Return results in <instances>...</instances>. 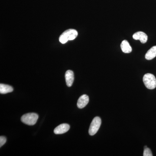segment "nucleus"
<instances>
[{
  "instance_id": "1",
  "label": "nucleus",
  "mask_w": 156,
  "mask_h": 156,
  "mask_svg": "<svg viewBox=\"0 0 156 156\" xmlns=\"http://www.w3.org/2000/svg\"><path fill=\"white\" fill-rule=\"evenodd\" d=\"M78 32L76 30L70 29L65 31L59 38V42L62 44H66L69 41H72L76 38Z\"/></svg>"
},
{
  "instance_id": "2",
  "label": "nucleus",
  "mask_w": 156,
  "mask_h": 156,
  "mask_svg": "<svg viewBox=\"0 0 156 156\" xmlns=\"http://www.w3.org/2000/svg\"><path fill=\"white\" fill-rule=\"evenodd\" d=\"M38 115L34 113H29L23 115L21 118L23 123L28 126H34L37 123Z\"/></svg>"
},
{
  "instance_id": "3",
  "label": "nucleus",
  "mask_w": 156,
  "mask_h": 156,
  "mask_svg": "<svg viewBox=\"0 0 156 156\" xmlns=\"http://www.w3.org/2000/svg\"><path fill=\"white\" fill-rule=\"evenodd\" d=\"M144 83L145 87L149 89H154L156 87V79L154 75L147 73L143 78Z\"/></svg>"
},
{
  "instance_id": "4",
  "label": "nucleus",
  "mask_w": 156,
  "mask_h": 156,
  "mask_svg": "<svg viewBox=\"0 0 156 156\" xmlns=\"http://www.w3.org/2000/svg\"><path fill=\"white\" fill-rule=\"evenodd\" d=\"M101 119L99 117H96L92 120L90 125L89 133L91 136L95 135L98 131L101 125Z\"/></svg>"
},
{
  "instance_id": "5",
  "label": "nucleus",
  "mask_w": 156,
  "mask_h": 156,
  "mask_svg": "<svg viewBox=\"0 0 156 156\" xmlns=\"http://www.w3.org/2000/svg\"><path fill=\"white\" fill-rule=\"evenodd\" d=\"M133 38L135 40H139L142 44H145L147 41V35L142 31L135 33L133 35Z\"/></svg>"
},
{
  "instance_id": "6",
  "label": "nucleus",
  "mask_w": 156,
  "mask_h": 156,
  "mask_svg": "<svg viewBox=\"0 0 156 156\" xmlns=\"http://www.w3.org/2000/svg\"><path fill=\"white\" fill-rule=\"evenodd\" d=\"M70 126L67 124H62L57 126L54 130V133L56 134H64L69 130Z\"/></svg>"
},
{
  "instance_id": "7",
  "label": "nucleus",
  "mask_w": 156,
  "mask_h": 156,
  "mask_svg": "<svg viewBox=\"0 0 156 156\" xmlns=\"http://www.w3.org/2000/svg\"><path fill=\"white\" fill-rule=\"evenodd\" d=\"M89 102V96L87 95H83L81 96L78 99L77 105L79 108H83L87 106Z\"/></svg>"
},
{
  "instance_id": "8",
  "label": "nucleus",
  "mask_w": 156,
  "mask_h": 156,
  "mask_svg": "<svg viewBox=\"0 0 156 156\" xmlns=\"http://www.w3.org/2000/svg\"><path fill=\"white\" fill-rule=\"evenodd\" d=\"M65 79L67 87H72L74 80V75L72 71L69 70L66 72L65 73Z\"/></svg>"
},
{
  "instance_id": "9",
  "label": "nucleus",
  "mask_w": 156,
  "mask_h": 156,
  "mask_svg": "<svg viewBox=\"0 0 156 156\" xmlns=\"http://www.w3.org/2000/svg\"><path fill=\"white\" fill-rule=\"evenodd\" d=\"M121 48L124 53H129L132 51V48L128 41L124 40L121 43Z\"/></svg>"
},
{
  "instance_id": "10",
  "label": "nucleus",
  "mask_w": 156,
  "mask_h": 156,
  "mask_svg": "<svg viewBox=\"0 0 156 156\" xmlns=\"http://www.w3.org/2000/svg\"><path fill=\"white\" fill-rule=\"evenodd\" d=\"M156 56V46H154L151 48L146 53L145 57L147 60H150L153 59Z\"/></svg>"
},
{
  "instance_id": "11",
  "label": "nucleus",
  "mask_w": 156,
  "mask_h": 156,
  "mask_svg": "<svg viewBox=\"0 0 156 156\" xmlns=\"http://www.w3.org/2000/svg\"><path fill=\"white\" fill-rule=\"evenodd\" d=\"M13 91V87L11 86L6 85V84H0V93L1 94H7V93L12 92Z\"/></svg>"
},
{
  "instance_id": "12",
  "label": "nucleus",
  "mask_w": 156,
  "mask_h": 156,
  "mask_svg": "<svg viewBox=\"0 0 156 156\" xmlns=\"http://www.w3.org/2000/svg\"><path fill=\"white\" fill-rule=\"evenodd\" d=\"M144 156H153L152 153L150 149L147 147L144 148L143 153Z\"/></svg>"
},
{
  "instance_id": "13",
  "label": "nucleus",
  "mask_w": 156,
  "mask_h": 156,
  "mask_svg": "<svg viewBox=\"0 0 156 156\" xmlns=\"http://www.w3.org/2000/svg\"><path fill=\"white\" fill-rule=\"evenodd\" d=\"M6 138L4 136H0V147H2L6 142Z\"/></svg>"
}]
</instances>
